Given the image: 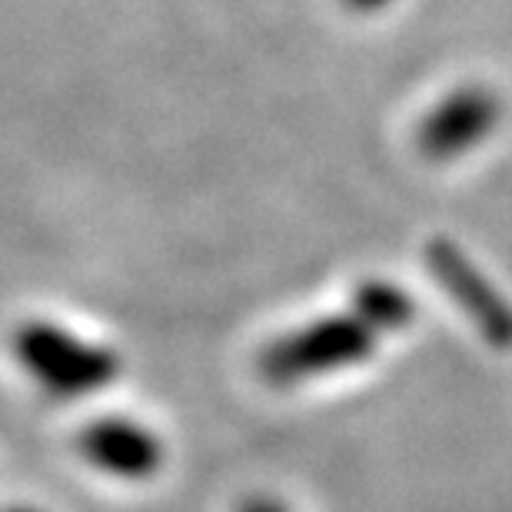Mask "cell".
<instances>
[{"instance_id": "cell-1", "label": "cell", "mask_w": 512, "mask_h": 512, "mask_svg": "<svg viewBox=\"0 0 512 512\" xmlns=\"http://www.w3.org/2000/svg\"><path fill=\"white\" fill-rule=\"evenodd\" d=\"M380 333L366 326L353 310L320 316L300 330L266 343L256 370L270 386H296L363 366L376 353Z\"/></svg>"}, {"instance_id": "cell-2", "label": "cell", "mask_w": 512, "mask_h": 512, "mask_svg": "<svg viewBox=\"0 0 512 512\" xmlns=\"http://www.w3.org/2000/svg\"><path fill=\"white\" fill-rule=\"evenodd\" d=\"M14 353L30 380L57 399L90 396L120 376V356L114 350L44 320L20 326Z\"/></svg>"}, {"instance_id": "cell-3", "label": "cell", "mask_w": 512, "mask_h": 512, "mask_svg": "<svg viewBox=\"0 0 512 512\" xmlns=\"http://www.w3.org/2000/svg\"><path fill=\"white\" fill-rule=\"evenodd\" d=\"M426 270L443 286L446 296L469 316L476 333L496 350H512V306L486 280L483 270L456 247L453 240L436 237L426 243Z\"/></svg>"}, {"instance_id": "cell-4", "label": "cell", "mask_w": 512, "mask_h": 512, "mask_svg": "<svg viewBox=\"0 0 512 512\" xmlns=\"http://www.w3.org/2000/svg\"><path fill=\"white\" fill-rule=\"evenodd\" d=\"M503 104L486 87H459L419 120L416 147L426 160L446 163L479 147L496 130Z\"/></svg>"}, {"instance_id": "cell-5", "label": "cell", "mask_w": 512, "mask_h": 512, "mask_svg": "<svg viewBox=\"0 0 512 512\" xmlns=\"http://www.w3.org/2000/svg\"><path fill=\"white\" fill-rule=\"evenodd\" d=\"M77 453L100 473L143 483L163 469V439L130 416H100L77 436Z\"/></svg>"}, {"instance_id": "cell-6", "label": "cell", "mask_w": 512, "mask_h": 512, "mask_svg": "<svg viewBox=\"0 0 512 512\" xmlns=\"http://www.w3.org/2000/svg\"><path fill=\"white\" fill-rule=\"evenodd\" d=\"M350 310L360 316L366 326H373L376 333L386 336V333L406 330V326L413 323L416 303H413V296H406L396 283L366 280L353 290Z\"/></svg>"}, {"instance_id": "cell-7", "label": "cell", "mask_w": 512, "mask_h": 512, "mask_svg": "<svg viewBox=\"0 0 512 512\" xmlns=\"http://www.w3.org/2000/svg\"><path fill=\"white\" fill-rule=\"evenodd\" d=\"M237 512H290V509H286L283 499L266 496V493H256L250 499H243V506Z\"/></svg>"}, {"instance_id": "cell-8", "label": "cell", "mask_w": 512, "mask_h": 512, "mask_svg": "<svg viewBox=\"0 0 512 512\" xmlns=\"http://www.w3.org/2000/svg\"><path fill=\"white\" fill-rule=\"evenodd\" d=\"M343 4L356 10V14H373V10H383L389 0H343Z\"/></svg>"}, {"instance_id": "cell-9", "label": "cell", "mask_w": 512, "mask_h": 512, "mask_svg": "<svg viewBox=\"0 0 512 512\" xmlns=\"http://www.w3.org/2000/svg\"><path fill=\"white\" fill-rule=\"evenodd\" d=\"M7 512H44V509H7Z\"/></svg>"}]
</instances>
